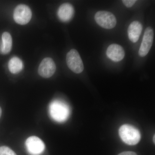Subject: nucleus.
Returning a JSON list of instances; mask_svg holds the SVG:
<instances>
[{
	"instance_id": "f257e3e1",
	"label": "nucleus",
	"mask_w": 155,
	"mask_h": 155,
	"mask_svg": "<svg viewBox=\"0 0 155 155\" xmlns=\"http://www.w3.org/2000/svg\"><path fill=\"white\" fill-rule=\"evenodd\" d=\"M49 111L52 119L59 122H65L70 115L69 106L59 101H55L51 103Z\"/></svg>"
},
{
	"instance_id": "f03ea898",
	"label": "nucleus",
	"mask_w": 155,
	"mask_h": 155,
	"mask_svg": "<svg viewBox=\"0 0 155 155\" xmlns=\"http://www.w3.org/2000/svg\"><path fill=\"white\" fill-rule=\"evenodd\" d=\"M119 134L122 140L130 145L137 144L140 140V132L131 125L125 124L122 125L119 128Z\"/></svg>"
},
{
	"instance_id": "7ed1b4c3",
	"label": "nucleus",
	"mask_w": 155,
	"mask_h": 155,
	"mask_svg": "<svg viewBox=\"0 0 155 155\" xmlns=\"http://www.w3.org/2000/svg\"><path fill=\"white\" fill-rule=\"evenodd\" d=\"M66 61L67 66L72 72L77 74L83 72L84 69L83 62L76 50H71L67 53Z\"/></svg>"
},
{
	"instance_id": "20e7f679",
	"label": "nucleus",
	"mask_w": 155,
	"mask_h": 155,
	"mask_svg": "<svg viewBox=\"0 0 155 155\" xmlns=\"http://www.w3.org/2000/svg\"><path fill=\"white\" fill-rule=\"evenodd\" d=\"M95 20L100 26L106 29H112L115 27L116 19L114 14L110 12L100 11L95 15Z\"/></svg>"
},
{
	"instance_id": "39448f33",
	"label": "nucleus",
	"mask_w": 155,
	"mask_h": 155,
	"mask_svg": "<svg viewBox=\"0 0 155 155\" xmlns=\"http://www.w3.org/2000/svg\"><path fill=\"white\" fill-rule=\"evenodd\" d=\"M31 17V10L28 6L25 5H19L14 10V20L19 25H24L27 24L30 21Z\"/></svg>"
},
{
	"instance_id": "423d86ee",
	"label": "nucleus",
	"mask_w": 155,
	"mask_h": 155,
	"mask_svg": "<svg viewBox=\"0 0 155 155\" xmlns=\"http://www.w3.org/2000/svg\"><path fill=\"white\" fill-rule=\"evenodd\" d=\"M25 145L28 153L31 155H40L45 150L44 143L36 136H31L27 138Z\"/></svg>"
},
{
	"instance_id": "0eeeda50",
	"label": "nucleus",
	"mask_w": 155,
	"mask_h": 155,
	"mask_svg": "<svg viewBox=\"0 0 155 155\" xmlns=\"http://www.w3.org/2000/svg\"><path fill=\"white\" fill-rule=\"evenodd\" d=\"M154 32L153 28L148 27L145 31L140 48L139 50V55L144 57L147 54L152 46L153 41Z\"/></svg>"
},
{
	"instance_id": "6e6552de",
	"label": "nucleus",
	"mask_w": 155,
	"mask_h": 155,
	"mask_svg": "<svg viewBox=\"0 0 155 155\" xmlns=\"http://www.w3.org/2000/svg\"><path fill=\"white\" fill-rule=\"evenodd\" d=\"M56 66L54 62L49 58H45L39 66L38 72L41 77L49 78L51 77L55 72Z\"/></svg>"
},
{
	"instance_id": "1a4fd4ad",
	"label": "nucleus",
	"mask_w": 155,
	"mask_h": 155,
	"mask_svg": "<svg viewBox=\"0 0 155 155\" xmlns=\"http://www.w3.org/2000/svg\"><path fill=\"white\" fill-rule=\"evenodd\" d=\"M108 58L114 62L122 61L125 55V51L120 45L113 44L110 45L106 52Z\"/></svg>"
},
{
	"instance_id": "9d476101",
	"label": "nucleus",
	"mask_w": 155,
	"mask_h": 155,
	"mask_svg": "<svg viewBox=\"0 0 155 155\" xmlns=\"http://www.w3.org/2000/svg\"><path fill=\"white\" fill-rule=\"evenodd\" d=\"M75 11L73 6L69 3H64L58 9V16L63 22L70 21L74 16Z\"/></svg>"
},
{
	"instance_id": "9b49d317",
	"label": "nucleus",
	"mask_w": 155,
	"mask_h": 155,
	"mask_svg": "<svg viewBox=\"0 0 155 155\" xmlns=\"http://www.w3.org/2000/svg\"><path fill=\"white\" fill-rule=\"evenodd\" d=\"M143 30V26L140 22L134 21L131 22L127 29L128 38L133 43L138 41Z\"/></svg>"
},
{
	"instance_id": "f8f14e48",
	"label": "nucleus",
	"mask_w": 155,
	"mask_h": 155,
	"mask_svg": "<svg viewBox=\"0 0 155 155\" xmlns=\"http://www.w3.org/2000/svg\"><path fill=\"white\" fill-rule=\"evenodd\" d=\"M2 42L1 51L4 54H7L11 51L12 46V37L9 32L3 33L2 35Z\"/></svg>"
},
{
	"instance_id": "ddd939ff",
	"label": "nucleus",
	"mask_w": 155,
	"mask_h": 155,
	"mask_svg": "<svg viewBox=\"0 0 155 155\" xmlns=\"http://www.w3.org/2000/svg\"><path fill=\"white\" fill-rule=\"evenodd\" d=\"M23 67L22 61L19 58L14 57L11 58L8 63L9 70L13 74H17L22 70Z\"/></svg>"
},
{
	"instance_id": "4468645a",
	"label": "nucleus",
	"mask_w": 155,
	"mask_h": 155,
	"mask_svg": "<svg viewBox=\"0 0 155 155\" xmlns=\"http://www.w3.org/2000/svg\"><path fill=\"white\" fill-rule=\"evenodd\" d=\"M0 155H17L13 150L9 147L2 146L0 147Z\"/></svg>"
},
{
	"instance_id": "2eb2a0df",
	"label": "nucleus",
	"mask_w": 155,
	"mask_h": 155,
	"mask_svg": "<svg viewBox=\"0 0 155 155\" xmlns=\"http://www.w3.org/2000/svg\"><path fill=\"white\" fill-rule=\"evenodd\" d=\"M137 1L136 0H123L122 3L127 8H130L133 6Z\"/></svg>"
},
{
	"instance_id": "dca6fc26",
	"label": "nucleus",
	"mask_w": 155,
	"mask_h": 155,
	"mask_svg": "<svg viewBox=\"0 0 155 155\" xmlns=\"http://www.w3.org/2000/svg\"><path fill=\"white\" fill-rule=\"evenodd\" d=\"M118 155H137L135 153L131 151L123 152Z\"/></svg>"
},
{
	"instance_id": "f3484780",
	"label": "nucleus",
	"mask_w": 155,
	"mask_h": 155,
	"mask_svg": "<svg viewBox=\"0 0 155 155\" xmlns=\"http://www.w3.org/2000/svg\"><path fill=\"white\" fill-rule=\"evenodd\" d=\"M2 108L0 107V118H1V116H2Z\"/></svg>"
},
{
	"instance_id": "a211bd4d",
	"label": "nucleus",
	"mask_w": 155,
	"mask_h": 155,
	"mask_svg": "<svg viewBox=\"0 0 155 155\" xmlns=\"http://www.w3.org/2000/svg\"><path fill=\"white\" fill-rule=\"evenodd\" d=\"M155 135H154L153 137V141L154 143H155Z\"/></svg>"
}]
</instances>
